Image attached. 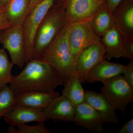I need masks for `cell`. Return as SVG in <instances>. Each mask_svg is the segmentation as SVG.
Returning a JSON list of instances; mask_svg holds the SVG:
<instances>
[{"mask_svg": "<svg viewBox=\"0 0 133 133\" xmlns=\"http://www.w3.org/2000/svg\"><path fill=\"white\" fill-rule=\"evenodd\" d=\"M64 83L62 76L51 65L41 59L33 58L27 63L20 74L13 76L10 86L18 95L32 92H52Z\"/></svg>", "mask_w": 133, "mask_h": 133, "instance_id": "cell-1", "label": "cell"}, {"mask_svg": "<svg viewBox=\"0 0 133 133\" xmlns=\"http://www.w3.org/2000/svg\"><path fill=\"white\" fill-rule=\"evenodd\" d=\"M70 30V24L67 22L40 59L53 67L62 76L64 82L77 75L75 61L69 48Z\"/></svg>", "mask_w": 133, "mask_h": 133, "instance_id": "cell-2", "label": "cell"}, {"mask_svg": "<svg viewBox=\"0 0 133 133\" xmlns=\"http://www.w3.org/2000/svg\"><path fill=\"white\" fill-rule=\"evenodd\" d=\"M67 23L65 3L53 5L36 33L33 58L41 59L44 52Z\"/></svg>", "mask_w": 133, "mask_h": 133, "instance_id": "cell-3", "label": "cell"}, {"mask_svg": "<svg viewBox=\"0 0 133 133\" xmlns=\"http://www.w3.org/2000/svg\"><path fill=\"white\" fill-rule=\"evenodd\" d=\"M55 0H43L26 16L22 24L26 63L33 58L35 37L37 29Z\"/></svg>", "mask_w": 133, "mask_h": 133, "instance_id": "cell-4", "label": "cell"}, {"mask_svg": "<svg viewBox=\"0 0 133 133\" xmlns=\"http://www.w3.org/2000/svg\"><path fill=\"white\" fill-rule=\"evenodd\" d=\"M102 83L101 94L115 109L119 110L125 116L128 105L133 101V88L121 74Z\"/></svg>", "mask_w": 133, "mask_h": 133, "instance_id": "cell-5", "label": "cell"}, {"mask_svg": "<svg viewBox=\"0 0 133 133\" xmlns=\"http://www.w3.org/2000/svg\"><path fill=\"white\" fill-rule=\"evenodd\" d=\"M68 41L75 62L83 50L90 45L101 42V37L94 31L91 21H83L70 24Z\"/></svg>", "mask_w": 133, "mask_h": 133, "instance_id": "cell-6", "label": "cell"}, {"mask_svg": "<svg viewBox=\"0 0 133 133\" xmlns=\"http://www.w3.org/2000/svg\"><path fill=\"white\" fill-rule=\"evenodd\" d=\"M0 43L9 52L12 63L22 68L26 63L22 25L12 26L3 31Z\"/></svg>", "mask_w": 133, "mask_h": 133, "instance_id": "cell-7", "label": "cell"}, {"mask_svg": "<svg viewBox=\"0 0 133 133\" xmlns=\"http://www.w3.org/2000/svg\"><path fill=\"white\" fill-rule=\"evenodd\" d=\"M105 2L106 0H66L64 3L67 23L91 21Z\"/></svg>", "mask_w": 133, "mask_h": 133, "instance_id": "cell-8", "label": "cell"}, {"mask_svg": "<svg viewBox=\"0 0 133 133\" xmlns=\"http://www.w3.org/2000/svg\"><path fill=\"white\" fill-rule=\"evenodd\" d=\"M105 53V48L101 42L88 46L79 53L75 65L81 83H85V79L88 72L104 58Z\"/></svg>", "mask_w": 133, "mask_h": 133, "instance_id": "cell-9", "label": "cell"}, {"mask_svg": "<svg viewBox=\"0 0 133 133\" xmlns=\"http://www.w3.org/2000/svg\"><path fill=\"white\" fill-rule=\"evenodd\" d=\"M76 107L63 95L55 98L44 108L42 112L45 121H73Z\"/></svg>", "mask_w": 133, "mask_h": 133, "instance_id": "cell-10", "label": "cell"}, {"mask_svg": "<svg viewBox=\"0 0 133 133\" xmlns=\"http://www.w3.org/2000/svg\"><path fill=\"white\" fill-rule=\"evenodd\" d=\"M112 14L115 26L125 41L133 40V0H122Z\"/></svg>", "mask_w": 133, "mask_h": 133, "instance_id": "cell-11", "label": "cell"}, {"mask_svg": "<svg viewBox=\"0 0 133 133\" xmlns=\"http://www.w3.org/2000/svg\"><path fill=\"white\" fill-rule=\"evenodd\" d=\"M72 122L76 125L82 126L92 132H105L104 123L100 116L85 101L76 107Z\"/></svg>", "mask_w": 133, "mask_h": 133, "instance_id": "cell-12", "label": "cell"}, {"mask_svg": "<svg viewBox=\"0 0 133 133\" xmlns=\"http://www.w3.org/2000/svg\"><path fill=\"white\" fill-rule=\"evenodd\" d=\"M85 102L91 106L105 123L119 124L115 110L101 94L93 91H85Z\"/></svg>", "mask_w": 133, "mask_h": 133, "instance_id": "cell-13", "label": "cell"}, {"mask_svg": "<svg viewBox=\"0 0 133 133\" xmlns=\"http://www.w3.org/2000/svg\"><path fill=\"white\" fill-rule=\"evenodd\" d=\"M125 65L119 63L109 62L105 58L88 72L85 82L92 84L102 83L118 75L123 74Z\"/></svg>", "mask_w": 133, "mask_h": 133, "instance_id": "cell-14", "label": "cell"}, {"mask_svg": "<svg viewBox=\"0 0 133 133\" xmlns=\"http://www.w3.org/2000/svg\"><path fill=\"white\" fill-rule=\"evenodd\" d=\"M101 43L106 50L104 58L108 60L113 58L128 59L125 51V40L115 25L101 37Z\"/></svg>", "mask_w": 133, "mask_h": 133, "instance_id": "cell-15", "label": "cell"}, {"mask_svg": "<svg viewBox=\"0 0 133 133\" xmlns=\"http://www.w3.org/2000/svg\"><path fill=\"white\" fill-rule=\"evenodd\" d=\"M3 118L6 123L9 125L15 127L31 122L39 123L45 121L42 109L21 105H15Z\"/></svg>", "mask_w": 133, "mask_h": 133, "instance_id": "cell-16", "label": "cell"}, {"mask_svg": "<svg viewBox=\"0 0 133 133\" xmlns=\"http://www.w3.org/2000/svg\"><path fill=\"white\" fill-rule=\"evenodd\" d=\"M59 92H32L16 95L15 105H21L34 109H42L55 98Z\"/></svg>", "mask_w": 133, "mask_h": 133, "instance_id": "cell-17", "label": "cell"}, {"mask_svg": "<svg viewBox=\"0 0 133 133\" xmlns=\"http://www.w3.org/2000/svg\"><path fill=\"white\" fill-rule=\"evenodd\" d=\"M30 0H9L5 6V13L12 26L22 25L29 13Z\"/></svg>", "mask_w": 133, "mask_h": 133, "instance_id": "cell-18", "label": "cell"}, {"mask_svg": "<svg viewBox=\"0 0 133 133\" xmlns=\"http://www.w3.org/2000/svg\"><path fill=\"white\" fill-rule=\"evenodd\" d=\"M94 31L100 37L115 25L112 11L105 2L95 12L91 20Z\"/></svg>", "mask_w": 133, "mask_h": 133, "instance_id": "cell-19", "label": "cell"}, {"mask_svg": "<svg viewBox=\"0 0 133 133\" xmlns=\"http://www.w3.org/2000/svg\"><path fill=\"white\" fill-rule=\"evenodd\" d=\"M81 81L77 75L67 82H64L63 94L76 107L85 101V90Z\"/></svg>", "mask_w": 133, "mask_h": 133, "instance_id": "cell-20", "label": "cell"}, {"mask_svg": "<svg viewBox=\"0 0 133 133\" xmlns=\"http://www.w3.org/2000/svg\"><path fill=\"white\" fill-rule=\"evenodd\" d=\"M14 64L9 61L4 48L0 49V90L12 82Z\"/></svg>", "mask_w": 133, "mask_h": 133, "instance_id": "cell-21", "label": "cell"}, {"mask_svg": "<svg viewBox=\"0 0 133 133\" xmlns=\"http://www.w3.org/2000/svg\"><path fill=\"white\" fill-rule=\"evenodd\" d=\"M15 95L9 86L0 90V117L5 116L14 106Z\"/></svg>", "mask_w": 133, "mask_h": 133, "instance_id": "cell-22", "label": "cell"}, {"mask_svg": "<svg viewBox=\"0 0 133 133\" xmlns=\"http://www.w3.org/2000/svg\"><path fill=\"white\" fill-rule=\"evenodd\" d=\"M44 122H39L35 126L23 124L17 126L18 133H51Z\"/></svg>", "mask_w": 133, "mask_h": 133, "instance_id": "cell-23", "label": "cell"}, {"mask_svg": "<svg viewBox=\"0 0 133 133\" xmlns=\"http://www.w3.org/2000/svg\"><path fill=\"white\" fill-rule=\"evenodd\" d=\"M123 74L124 79L133 88V61L130 60L128 64L125 65Z\"/></svg>", "mask_w": 133, "mask_h": 133, "instance_id": "cell-24", "label": "cell"}, {"mask_svg": "<svg viewBox=\"0 0 133 133\" xmlns=\"http://www.w3.org/2000/svg\"><path fill=\"white\" fill-rule=\"evenodd\" d=\"M12 26L6 16L5 6L0 4V31H3Z\"/></svg>", "mask_w": 133, "mask_h": 133, "instance_id": "cell-25", "label": "cell"}, {"mask_svg": "<svg viewBox=\"0 0 133 133\" xmlns=\"http://www.w3.org/2000/svg\"><path fill=\"white\" fill-rule=\"evenodd\" d=\"M124 47L128 59L133 61V40L125 41Z\"/></svg>", "mask_w": 133, "mask_h": 133, "instance_id": "cell-26", "label": "cell"}, {"mask_svg": "<svg viewBox=\"0 0 133 133\" xmlns=\"http://www.w3.org/2000/svg\"><path fill=\"white\" fill-rule=\"evenodd\" d=\"M118 133H133V119H131L122 126Z\"/></svg>", "mask_w": 133, "mask_h": 133, "instance_id": "cell-27", "label": "cell"}, {"mask_svg": "<svg viewBox=\"0 0 133 133\" xmlns=\"http://www.w3.org/2000/svg\"><path fill=\"white\" fill-rule=\"evenodd\" d=\"M122 0H106L109 9L112 11Z\"/></svg>", "mask_w": 133, "mask_h": 133, "instance_id": "cell-28", "label": "cell"}, {"mask_svg": "<svg viewBox=\"0 0 133 133\" xmlns=\"http://www.w3.org/2000/svg\"><path fill=\"white\" fill-rule=\"evenodd\" d=\"M42 1L43 0H30L28 14L37 4Z\"/></svg>", "mask_w": 133, "mask_h": 133, "instance_id": "cell-29", "label": "cell"}, {"mask_svg": "<svg viewBox=\"0 0 133 133\" xmlns=\"http://www.w3.org/2000/svg\"><path fill=\"white\" fill-rule=\"evenodd\" d=\"M8 133H18L17 129H16L15 126L9 125L8 128Z\"/></svg>", "mask_w": 133, "mask_h": 133, "instance_id": "cell-30", "label": "cell"}, {"mask_svg": "<svg viewBox=\"0 0 133 133\" xmlns=\"http://www.w3.org/2000/svg\"><path fill=\"white\" fill-rule=\"evenodd\" d=\"M9 1V0H0V4L5 6Z\"/></svg>", "mask_w": 133, "mask_h": 133, "instance_id": "cell-31", "label": "cell"}, {"mask_svg": "<svg viewBox=\"0 0 133 133\" xmlns=\"http://www.w3.org/2000/svg\"><path fill=\"white\" fill-rule=\"evenodd\" d=\"M66 0H58V3H64L65 2Z\"/></svg>", "mask_w": 133, "mask_h": 133, "instance_id": "cell-32", "label": "cell"}, {"mask_svg": "<svg viewBox=\"0 0 133 133\" xmlns=\"http://www.w3.org/2000/svg\"><path fill=\"white\" fill-rule=\"evenodd\" d=\"M3 31H0V37H1V35Z\"/></svg>", "mask_w": 133, "mask_h": 133, "instance_id": "cell-33", "label": "cell"}]
</instances>
